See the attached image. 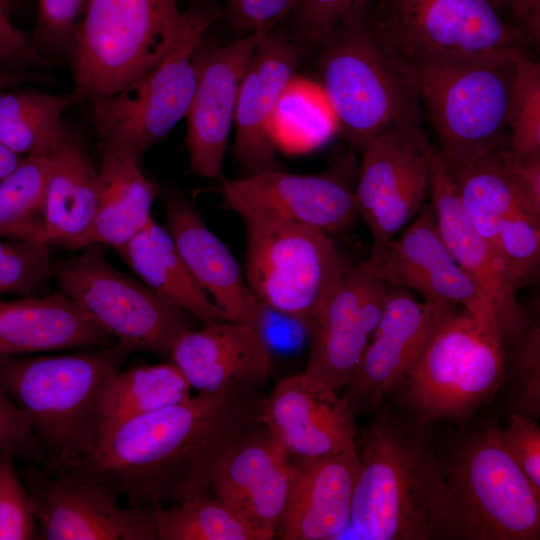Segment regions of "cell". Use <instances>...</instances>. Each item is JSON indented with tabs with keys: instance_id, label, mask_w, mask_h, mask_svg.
Instances as JSON below:
<instances>
[{
	"instance_id": "cell-1",
	"label": "cell",
	"mask_w": 540,
	"mask_h": 540,
	"mask_svg": "<svg viewBox=\"0 0 540 540\" xmlns=\"http://www.w3.org/2000/svg\"><path fill=\"white\" fill-rule=\"evenodd\" d=\"M263 398L260 390L243 386L198 392L122 423L61 473L130 507L209 495L220 463L261 424Z\"/></svg>"
},
{
	"instance_id": "cell-2",
	"label": "cell",
	"mask_w": 540,
	"mask_h": 540,
	"mask_svg": "<svg viewBox=\"0 0 540 540\" xmlns=\"http://www.w3.org/2000/svg\"><path fill=\"white\" fill-rule=\"evenodd\" d=\"M426 425L415 417H381L357 437L360 469L350 525L359 538L449 539V490Z\"/></svg>"
},
{
	"instance_id": "cell-3",
	"label": "cell",
	"mask_w": 540,
	"mask_h": 540,
	"mask_svg": "<svg viewBox=\"0 0 540 540\" xmlns=\"http://www.w3.org/2000/svg\"><path fill=\"white\" fill-rule=\"evenodd\" d=\"M131 347L49 356H0V388L25 412L50 472L67 471L100 441L108 387Z\"/></svg>"
},
{
	"instance_id": "cell-4",
	"label": "cell",
	"mask_w": 540,
	"mask_h": 540,
	"mask_svg": "<svg viewBox=\"0 0 540 540\" xmlns=\"http://www.w3.org/2000/svg\"><path fill=\"white\" fill-rule=\"evenodd\" d=\"M367 9L346 16L315 51L337 131L358 151L376 136L422 129L418 97L375 41Z\"/></svg>"
},
{
	"instance_id": "cell-5",
	"label": "cell",
	"mask_w": 540,
	"mask_h": 540,
	"mask_svg": "<svg viewBox=\"0 0 540 540\" xmlns=\"http://www.w3.org/2000/svg\"><path fill=\"white\" fill-rule=\"evenodd\" d=\"M367 22L396 68L516 59L533 45L491 0H370Z\"/></svg>"
},
{
	"instance_id": "cell-6",
	"label": "cell",
	"mask_w": 540,
	"mask_h": 540,
	"mask_svg": "<svg viewBox=\"0 0 540 540\" xmlns=\"http://www.w3.org/2000/svg\"><path fill=\"white\" fill-rule=\"evenodd\" d=\"M506 356L495 324L462 307L437 311L422 351L400 381L403 403L424 424L463 418L497 391Z\"/></svg>"
},
{
	"instance_id": "cell-7",
	"label": "cell",
	"mask_w": 540,
	"mask_h": 540,
	"mask_svg": "<svg viewBox=\"0 0 540 540\" xmlns=\"http://www.w3.org/2000/svg\"><path fill=\"white\" fill-rule=\"evenodd\" d=\"M186 20L177 0H91L70 62L78 102L110 96L155 67Z\"/></svg>"
},
{
	"instance_id": "cell-8",
	"label": "cell",
	"mask_w": 540,
	"mask_h": 540,
	"mask_svg": "<svg viewBox=\"0 0 540 540\" xmlns=\"http://www.w3.org/2000/svg\"><path fill=\"white\" fill-rule=\"evenodd\" d=\"M244 276L266 307L299 321L308 331L351 267L328 232L305 224L243 218Z\"/></svg>"
},
{
	"instance_id": "cell-9",
	"label": "cell",
	"mask_w": 540,
	"mask_h": 540,
	"mask_svg": "<svg viewBox=\"0 0 540 540\" xmlns=\"http://www.w3.org/2000/svg\"><path fill=\"white\" fill-rule=\"evenodd\" d=\"M498 427L469 440L444 469L449 539L537 540L540 494L504 448Z\"/></svg>"
},
{
	"instance_id": "cell-10",
	"label": "cell",
	"mask_w": 540,
	"mask_h": 540,
	"mask_svg": "<svg viewBox=\"0 0 540 540\" xmlns=\"http://www.w3.org/2000/svg\"><path fill=\"white\" fill-rule=\"evenodd\" d=\"M214 21L211 12L191 7L162 61L118 92L90 102L100 146L142 164L147 151L186 117L196 86L195 54Z\"/></svg>"
},
{
	"instance_id": "cell-11",
	"label": "cell",
	"mask_w": 540,
	"mask_h": 540,
	"mask_svg": "<svg viewBox=\"0 0 540 540\" xmlns=\"http://www.w3.org/2000/svg\"><path fill=\"white\" fill-rule=\"evenodd\" d=\"M83 249L79 255L52 262V278L60 291L133 352L170 357L176 340L192 329L194 317L112 266L105 245Z\"/></svg>"
},
{
	"instance_id": "cell-12",
	"label": "cell",
	"mask_w": 540,
	"mask_h": 540,
	"mask_svg": "<svg viewBox=\"0 0 540 540\" xmlns=\"http://www.w3.org/2000/svg\"><path fill=\"white\" fill-rule=\"evenodd\" d=\"M516 59L397 68L425 106L440 152L509 142L507 115Z\"/></svg>"
},
{
	"instance_id": "cell-13",
	"label": "cell",
	"mask_w": 540,
	"mask_h": 540,
	"mask_svg": "<svg viewBox=\"0 0 540 540\" xmlns=\"http://www.w3.org/2000/svg\"><path fill=\"white\" fill-rule=\"evenodd\" d=\"M355 172L350 152L322 173L298 175L283 169L268 170L222 179L212 190L225 208L242 219H272L336 232L349 227L358 216Z\"/></svg>"
},
{
	"instance_id": "cell-14",
	"label": "cell",
	"mask_w": 540,
	"mask_h": 540,
	"mask_svg": "<svg viewBox=\"0 0 540 540\" xmlns=\"http://www.w3.org/2000/svg\"><path fill=\"white\" fill-rule=\"evenodd\" d=\"M433 150L422 129L385 133L361 149L354 196L372 236L371 255H379L423 208Z\"/></svg>"
},
{
	"instance_id": "cell-15",
	"label": "cell",
	"mask_w": 540,
	"mask_h": 540,
	"mask_svg": "<svg viewBox=\"0 0 540 540\" xmlns=\"http://www.w3.org/2000/svg\"><path fill=\"white\" fill-rule=\"evenodd\" d=\"M41 539L157 540L154 506L121 507L98 488L42 464L20 470Z\"/></svg>"
},
{
	"instance_id": "cell-16",
	"label": "cell",
	"mask_w": 540,
	"mask_h": 540,
	"mask_svg": "<svg viewBox=\"0 0 540 540\" xmlns=\"http://www.w3.org/2000/svg\"><path fill=\"white\" fill-rule=\"evenodd\" d=\"M368 260L387 286L415 291L436 310L462 307L501 330L482 292L447 248L431 205L424 204L400 237Z\"/></svg>"
},
{
	"instance_id": "cell-17",
	"label": "cell",
	"mask_w": 540,
	"mask_h": 540,
	"mask_svg": "<svg viewBox=\"0 0 540 540\" xmlns=\"http://www.w3.org/2000/svg\"><path fill=\"white\" fill-rule=\"evenodd\" d=\"M387 287L368 259L345 272L308 333L306 374L338 393L345 388L378 325Z\"/></svg>"
},
{
	"instance_id": "cell-18",
	"label": "cell",
	"mask_w": 540,
	"mask_h": 540,
	"mask_svg": "<svg viewBox=\"0 0 540 540\" xmlns=\"http://www.w3.org/2000/svg\"><path fill=\"white\" fill-rule=\"evenodd\" d=\"M259 420L291 462L356 448L358 427L342 396L305 372L273 387L262 400Z\"/></svg>"
},
{
	"instance_id": "cell-19",
	"label": "cell",
	"mask_w": 540,
	"mask_h": 540,
	"mask_svg": "<svg viewBox=\"0 0 540 540\" xmlns=\"http://www.w3.org/2000/svg\"><path fill=\"white\" fill-rule=\"evenodd\" d=\"M264 32L246 34L195 54L196 86L186 114L190 168L208 179H221L227 142L243 76Z\"/></svg>"
},
{
	"instance_id": "cell-20",
	"label": "cell",
	"mask_w": 540,
	"mask_h": 540,
	"mask_svg": "<svg viewBox=\"0 0 540 540\" xmlns=\"http://www.w3.org/2000/svg\"><path fill=\"white\" fill-rule=\"evenodd\" d=\"M437 311L409 290L388 286L383 311L342 395L352 414L376 411L422 351Z\"/></svg>"
},
{
	"instance_id": "cell-21",
	"label": "cell",
	"mask_w": 540,
	"mask_h": 540,
	"mask_svg": "<svg viewBox=\"0 0 540 540\" xmlns=\"http://www.w3.org/2000/svg\"><path fill=\"white\" fill-rule=\"evenodd\" d=\"M292 463L260 424L245 435L218 466L211 491L265 540L276 536L290 488Z\"/></svg>"
},
{
	"instance_id": "cell-22",
	"label": "cell",
	"mask_w": 540,
	"mask_h": 540,
	"mask_svg": "<svg viewBox=\"0 0 540 540\" xmlns=\"http://www.w3.org/2000/svg\"><path fill=\"white\" fill-rule=\"evenodd\" d=\"M163 204L168 232L192 276L212 299L222 319L245 324L260 333V303L231 251L211 231L186 196L169 192Z\"/></svg>"
},
{
	"instance_id": "cell-23",
	"label": "cell",
	"mask_w": 540,
	"mask_h": 540,
	"mask_svg": "<svg viewBox=\"0 0 540 540\" xmlns=\"http://www.w3.org/2000/svg\"><path fill=\"white\" fill-rule=\"evenodd\" d=\"M302 53L296 43L276 31L262 33L239 88L233 153L252 175L283 169L268 133L278 98L295 74Z\"/></svg>"
},
{
	"instance_id": "cell-24",
	"label": "cell",
	"mask_w": 540,
	"mask_h": 540,
	"mask_svg": "<svg viewBox=\"0 0 540 540\" xmlns=\"http://www.w3.org/2000/svg\"><path fill=\"white\" fill-rule=\"evenodd\" d=\"M432 209L447 248L472 279L493 310L505 344L525 326L526 319L494 247L477 231L465 214L434 147L429 176Z\"/></svg>"
},
{
	"instance_id": "cell-25",
	"label": "cell",
	"mask_w": 540,
	"mask_h": 540,
	"mask_svg": "<svg viewBox=\"0 0 540 540\" xmlns=\"http://www.w3.org/2000/svg\"><path fill=\"white\" fill-rule=\"evenodd\" d=\"M170 358L198 392L235 386L261 390L272 370L271 349L262 335L245 324L225 320L185 331Z\"/></svg>"
},
{
	"instance_id": "cell-26",
	"label": "cell",
	"mask_w": 540,
	"mask_h": 540,
	"mask_svg": "<svg viewBox=\"0 0 540 540\" xmlns=\"http://www.w3.org/2000/svg\"><path fill=\"white\" fill-rule=\"evenodd\" d=\"M292 463L286 505L276 536L280 540H326L349 525L360 469L357 448Z\"/></svg>"
},
{
	"instance_id": "cell-27",
	"label": "cell",
	"mask_w": 540,
	"mask_h": 540,
	"mask_svg": "<svg viewBox=\"0 0 540 540\" xmlns=\"http://www.w3.org/2000/svg\"><path fill=\"white\" fill-rule=\"evenodd\" d=\"M113 340L60 290L46 297L0 302V356L99 348Z\"/></svg>"
},
{
	"instance_id": "cell-28",
	"label": "cell",
	"mask_w": 540,
	"mask_h": 540,
	"mask_svg": "<svg viewBox=\"0 0 540 540\" xmlns=\"http://www.w3.org/2000/svg\"><path fill=\"white\" fill-rule=\"evenodd\" d=\"M439 157L467 217L494 247L501 221L520 212L540 218L523 198L513 175L509 142Z\"/></svg>"
},
{
	"instance_id": "cell-29",
	"label": "cell",
	"mask_w": 540,
	"mask_h": 540,
	"mask_svg": "<svg viewBox=\"0 0 540 540\" xmlns=\"http://www.w3.org/2000/svg\"><path fill=\"white\" fill-rule=\"evenodd\" d=\"M51 159L43 242L83 248L97 211L98 171L83 141L67 128Z\"/></svg>"
},
{
	"instance_id": "cell-30",
	"label": "cell",
	"mask_w": 540,
	"mask_h": 540,
	"mask_svg": "<svg viewBox=\"0 0 540 540\" xmlns=\"http://www.w3.org/2000/svg\"><path fill=\"white\" fill-rule=\"evenodd\" d=\"M100 149L98 205L84 247L98 243L115 249L153 218L152 204L161 188L143 173L142 164L112 148Z\"/></svg>"
},
{
	"instance_id": "cell-31",
	"label": "cell",
	"mask_w": 540,
	"mask_h": 540,
	"mask_svg": "<svg viewBox=\"0 0 540 540\" xmlns=\"http://www.w3.org/2000/svg\"><path fill=\"white\" fill-rule=\"evenodd\" d=\"M114 250L146 286L202 325L223 320L212 299L192 276L167 228L153 218Z\"/></svg>"
},
{
	"instance_id": "cell-32",
	"label": "cell",
	"mask_w": 540,
	"mask_h": 540,
	"mask_svg": "<svg viewBox=\"0 0 540 540\" xmlns=\"http://www.w3.org/2000/svg\"><path fill=\"white\" fill-rule=\"evenodd\" d=\"M77 102L73 92L0 89V143L20 156L53 153L66 130L62 113Z\"/></svg>"
},
{
	"instance_id": "cell-33",
	"label": "cell",
	"mask_w": 540,
	"mask_h": 540,
	"mask_svg": "<svg viewBox=\"0 0 540 540\" xmlns=\"http://www.w3.org/2000/svg\"><path fill=\"white\" fill-rule=\"evenodd\" d=\"M337 121L319 83L294 74L284 86L268 123L277 151L299 155L320 146Z\"/></svg>"
},
{
	"instance_id": "cell-34",
	"label": "cell",
	"mask_w": 540,
	"mask_h": 540,
	"mask_svg": "<svg viewBox=\"0 0 540 540\" xmlns=\"http://www.w3.org/2000/svg\"><path fill=\"white\" fill-rule=\"evenodd\" d=\"M191 391L172 362L119 370L106 393L100 440L126 421L188 399Z\"/></svg>"
},
{
	"instance_id": "cell-35",
	"label": "cell",
	"mask_w": 540,
	"mask_h": 540,
	"mask_svg": "<svg viewBox=\"0 0 540 540\" xmlns=\"http://www.w3.org/2000/svg\"><path fill=\"white\" fill-rule=\"evenodd\" d=\"M51 154L23 157L0 180V238L44 243Z\"/></svg>"
},
{
	"instance_id": "cell-36",
	"label": "cell",
	"mask_w": 540,
	"mask_h": 540,
	"mask_svg": "<svg viewBox=\"0 0 540 540\" xmlns=\"http://www.w3.org/2000/svg\"><path fill=\"white\" fill-rule=\"evenodd\" d=\"M157 540H265L217 497L155 505Z\"/></svg>"
},
{
	"instance_id": "cell-37",
	"label": "cell",
	"mask_w": 540,
	"mask_h": 540,
	"mask_svg": "<svg viewBox=\"0 0 540 540\" xmlns=\"http://www.w3.org/2000/svg\"><path fill=\"white\" fill-rule=\"evenodd\" d=\"M507 128L516 158L540 156V64L529 53L515 62Z\"/></svg>"
},
{
	"instance_id": "cell-38",
	"label": "cell",
	"mask_w": 540,
	"mask_h": 540,
	"mask_svg": "<svg viewBox=\"0 0 540 540\" xmlns=\"http://www.w3.org/2000/svg\"><path fill=\"white\" fill-rule=\"evenodd\" d=\"M90 1L38 0L31 41L42 56L71 62Z\"/></svg>"
},
{
	"instance_id": "cell-39",
	"label": "cell",
	"mask_w": 540,
	"mask_h": 540,
	"mask_svg": "<svg viewBox=\"0 0 540 540\" xmlns=\"http://www.w3.org/2000/svg\"><path fill=\"white\" fill-rule=\"evenodd\" d=\"M494 249L510 283L519 284L536 273L540 259V218L515 212L497 230Z\"/></svg>"
},
{
	"instance_id": "cell-40",
	"label": "cell",
	"mask_w": 540,
	"mask_h": 540,
	"mask_svg": "<svg viewBox=\"0 0 540 540\" xmlns=\"http://www.w3.org/2000/svg\"><path fill=\"white\" fill-rule=\"evenodd\" d=\"M510 401L512 412L536 418L540 415V327L539 320L526 322L511 340Z\"/></svg>"
},
{
	"instance_id": "cell-41",
	"label": "cell",
	"mask_w": 540,
	"mask_h": 540,
	"mask_svg": "<svg viewBox=\"0 0 540 540\" xmlns=\"http://www.w3.org/2000/svg\"><path fill=\"white\" fill-rule=\"evenodd\" d=\"M49 245L0 238V293L29 296L52 278Z\"/></svg>"
},
{
	"instance_id": "cell-42",
	"label": "cell",
	"mask_w": 540,
	"mask_h": 540,
	"mask_svg": "<svg viewBox=\"0 0 540 540\" xmlns=\"http://www.w3.org/2000/svg\"><path fill=\"white\" fill-rule=\"evenodd\" d=\"M15 459L9 452H0V540L41 539Z\"/></svg>"
},
{
	"instance_id": "cell-43",
	"label": "cell",
	"mask_w": 540,
	"mask_h": 540,
	"mask_svg": "<svg viewBox=\"0 0 540 540\" xmlns=\"http://www.w3.org/2000/svg\"><path fill=\"white\" fill-rule=\"evenodd\" d=\"M370 0H299L292 15L295 40L302 55L315 52L324 37L346 16Z\"/></svg>"
},
{
	"instance_id": "cell-44",
	"label": "cell",
	"mask_w": 540,
	"mask_h": 540,
	"mask_svg": "<svg viewBox=\"0 0 540 540\" xmlns=\"http://www.w3.org/2000/svg\"><path fill=\"white\" fill-rule=\"evenodd\" d=\"M499 433L510 457L540 494V428L535 418L512 412Z\"/></svg>"
},
{
	"instance_id": "cell-45",
	"label": "cell",
	"mask_w": 540,
	"mask_h": 540,
	"mask_svg": "<svg viewBox=\"0 0 540 540\" xmlns=\"http://www.w3.org/2000/svg\"><path fill=\"white\" fill-rule=\"evenodd\" d=\"M0 452L43 463L41 445L25 412L0 388Z\"/></svg>"
},
{
	"instance_id": "cell-46",
	"label": "cell",
	"mask_w": 540,
	"mask_h": 540,
	"mask_svg": "<svg viewBox=\"0 0 540 540\" xmlns=\"http://www.w3.org/2000/svg\"><path fill=\"white\" fill-rule=\"evenodd\" d=\"M299 0H226V15L232 28L244 35L273 30L293 13Z\"/></svg>"
},
{
	"instance_id": "cell-47",
	"label": "cell",
	"mask_w": 540,
	"mask_h": 540,
	"mask_svg": "<svg viewBox=\"0 0 540 540\" xmlns=\"http://www.w3.org/2000/svg\"><path fill=\"white\" fill-rule=\"evenodd\" d=\"M11 10L0 0V67L12 71H27L30 67H46L54 62L42 56L10 18Z\"/></svg>"
},
{
	"instance_id": "cell-48",
	"label": "cell",
	"mask_w": 540,
	"mask_h": 540,
	"mask_svg": "<svg viewBox=\"0 0 540 540\" xmlns=\"http://www.w3.org/2000/svg\"><path fill=\"white\" fill-rule=\"evenodd\" d=\"M502 14L532 42L540 39V0H491Z\"/></svg>"
},
{
	"instance_id": "cell-49",
	"label": "cell",
	"mask_w": 540,
	"mask_h": 540,
	"mask_svg": "<svg viewBox=\"0 0 540 540\" xmlns=\"http://www.w3.org/2000/svg\"><path fill=\"white\" fill-rule=\"evenodd\" d=\"M511 167L523 198L532 211L540 216V156L520 159L512 153Z\"/></svg>"
},
{
	"instance_id": "cell-50",
	"label": "cell",
	"mask_w": 540,
	"mask_h": 540,
	"mask_svg": "<svg viewBox=\"0 0 540 540\" xmlns=\"http://www.w3.org/2000/svg\"><path fill=\"white\" fill-rule=\"evenodd\" d=\"M34 80H37V76L28 71H12L0 68V89Z\"/></svg>"
},
{
	"instance_id": "cell-51",
	"label": "cell",
	"mask_w": 540,
	"mask_h": 540,
	"mask_svg": "<svg viewBox=\"0 0 540 540\" xmlns=\"http://www.w3.org/2000/svg\"><path fill=\"white\" fill-rule=\"evenodd\" d=\"M22 158L23 156L14 153L0 143V180L10 173Z\"/></svg>"
},
{
	"instance_id": "cell-52",
	"label": "cell",
	"mask_w": 540,
	"mask_h": 540,
	"mask_svg": "<svg viewBox=\"0 0 540 540\" xmlns=\"http://www.w3.org/2000/svg\"><path fill=\"white\" fill-rule=\"evenodd\" d=\"M5 2L7 6L9 7V9L12 11L14 0H5Z\"/></svg>"
},
{
	"instance_id": "cell-53",
	"label": "cell",
	"mask_w": 540,
	"mask_h": 540,
	"mask_svg": "<svg viewBox=\"0 0 540 540\" xmlns=\"http://www.w3.org/2000/svg\"><path fill=\"white\" fill-rule=\"evenodd\" d=\"M1 302V301H0Z\"/></svg>"
}]
</instances>
